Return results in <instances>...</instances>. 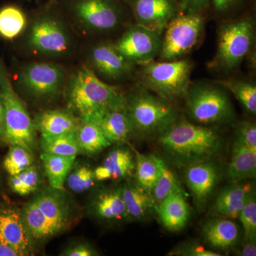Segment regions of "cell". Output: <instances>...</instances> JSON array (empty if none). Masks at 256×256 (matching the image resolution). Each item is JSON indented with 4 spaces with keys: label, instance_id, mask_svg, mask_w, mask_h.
Instances as JSON below:
<instances>
[{
    "label": "cell",
    "instance_id": "cell-1",
    "mask_svg": "<svg viewBox=\"0 0 256 256\" xmlns=\"http://www.w3.org/2000/svg\"><path fill=\"white\" fill-rule=\"evenodd\" d=\"M164 160L184 169L216 160L223 152L224 140L216 126H205L178 118L156 138Z\"/></svg>",
    "mask_w": 256,
    "mask_h": 256
},
{
    "label": "cell",
    "instance_id": "cell-2",
    "mask_svg": "<svg viewBox=\"0 0 256 256\" xmlns=\"http://www.w3.org/2000/svg\"><path fill=\"white\" fill-rule=\"evenodd\" d=\"M67 108L78 118L90 120L104 111L122 107L126 95L118 88L101 80L88 67L72 76L66 88Z\"/></svg>",
    "mask_w": 256,
    "mask_h": 256
},
{
    "label": "cell",
    "instance_id": "cell-3",
    "mask_svg": "<svg viewBox=\"0 0 256 256\" xmlns=\"http://www.w3.org/2000/svg\"><path fill=\"white\" fill-rule=\"evenodd\" d=\"M124 110L133 138L142 140L156 139L180 118L178 110L169 101L140 86L126 95Z\"/></svg>",
    "mask_w": 256,
    "mask_h": 256
},
{
    "label": "cell",
    "instance_id": "cell-4",
    "mask_svg": "<svg viewBox=\"0 0 256 256\" xmlns=\"http://www.w3.org/2000/svg\"><path fill=\"white\" fill-rule=\"evenodd\" d=\"M185 100L186 120L193 124L217 127L235 120L232 101L225 88L216 82L191 84Z\"/></svg>",
    "mask_w": 256,
    "mask_h": 256
},
{
    "label": "cell",
    "instance_id": "cell-5",
    "mask_svg": "<svg viewBox=\"0 0 256 256\" xmlns=\"http://www.w3.org/2000/svg\"><path fill=\"white\" fill-rule=\"evenodd\" d=\"M139 86L172 102L185 98L191 85L194 64L188 60L154 62L141 65Z\"/></svg>",
    "mask_w": 256,
    "mask_h": 256
},
{
    "label": "cell",
    "instance_id": "cell-6",
    "mask_svg": "<svg viewBox=\"0 0 256 256\" xmlns=\"http://www.w3.org/2000/svg\"><path fill=\"white\" fill-rule=\"evenodd\" d=\"M0 92L4 105L5 132L3 143L22 146L34 152L36 129L26 106L13 88L9 70L0 58Z\"/></svg>",
    "mask_w": 256,
    "mask_h": 256
},
{
    "label": "cell",
    "instance_id": "cell-7",
    "mask_svg": "<svg viewBox=\"0 0 256 256\" xmlns=\"http://www.w3.org/2000/svg\"><path fill=\"white\" fill-rule=\"evenodd\" d=\"M255 38V22L252 18L225 22L218 28L216 53L207 66L224 72L238 68L254 50Z\"/></svg>",
    "mask_w": 256,
    "mask_h": 256
},
{
    "label": "cell",
    "instance_id": "cell-8",
    "mask_svg": "<svg viewBox=\"0 0 256 256\" xmlns=\"http://www.w3.org/2000/svg\"><path fill=\"white\" fill-rule=\"evenodd\" d=\"M205 18L201 13H180L168 23L162 37L159 62L182 60L201 40Z\"/></svg>",
    "mask_w": 256,
    "mask_h": 256
},
{
    "label": "cell",
    "instance_id": "cell-9",
    "mask_svg": "<svg viewBox=\"0 0 256 256\" xmlns=\"http://www.w3.org/2000/svg\"><path fill=\"white\" fill-rule=\"evenodd\" d=\"M67 4L75 20L88 31H112L122 20L118 0H68Z\"/></svg>",
    "mask_w": 256,
    "mask_h": 256
},
{
    "label": "cell",
    "instance_id": "cell-10",
    "mask_svg": "<svg viewBox=\"0 0 256 256\" xmlns=\"http://www.w3.org/2000/svg\"><path fill=\"white\" fill-rule=\"evenodd\" d=\"M66 70L62 66L33 63L20 70L18 82L28 95L41 100H52L63 90Z\"/></svg>",
    "mask_w": 256,
    "mask_h": 256
},
{
    "label": "cell",
    "instance_id": "cell-11",
    "mask_svg": "<svg viewBox=\"0 0 256 256\" xmlns=\"http://www.w3.org/2000/svg\"><path fill=\"white\" fill-rule=\"evenodd\" d=\"M32 50L46 56L64 55L70 50V37L63 22L52 14H43L33 22L28 36Z\"/></svg>",
    "mask_w": 256,
    "mask_h": 256
},
{
    "label": "cell",
    "instance_id": "cell-12",
    "mask_svg": "<svg viewBox=\"0 0 256 256\" xmlns=\"http://www.w3.org/2000/svg\"><path fill=\"white\" fill-rule=\"evenodd\" d=\"M162 37V32L137 24L124 32L114 45L130 63L143 65L159 55Z\"/></svg>",
    "mask_w": 256,
    "mask_h": 256
},
{
    "label": "cell",
    "instance_id": "cell-13",
    "mask_svg": "<svg viewBox=\"0 0 256 256\" xmlns=\"http://www.w3.org/2000/svg\"><path fill=\"white\" fill-rule=\"evenodd\" d=\"M86 208L94 220L104 225H122L130 222L120 185L94 188L88 200Z\"/></svg>",
    "mask_w": 256,
    "mask_h": 256
},
{
    "label": "cell",
    "instance_id": "cell-14",
    "mask_svg": "<svg viewBox=\"0 0 256 256\" xmlns=\"http://www.w3.org/2000/svg\"><path fill=\"white\" fill-rule=\"evenodd\" d=\"M33 198L58 234L64 233L73 225L76 220L75 206L64 190L50 186L37 191Z\"/></svg>",
    "mask_w": 256,
    "mask_h": 256
},
{
    "label": "cell",
    "instance_id": "cell-15",
    "mask_svg": "<svg viewBox=\"0 0 256 256\" xmlns=\"http://www.w3.org/2000/svg\"><path fill=\"white\" fill-rule=\"evenodd\" d=\"M183 178L196 208L203 210L222 180V169L216 160L184 168Z\"/></svg>",
    "mask_w": 256,
    "mask_h": 256
},
{
    "label": "cell",
    "instance_id": "cell-16",
    "mask_svg": "<svg viewBox=\"0 0 256 256\" xmlns=\"http://www.w3.org/2000/svg\"><path fill=\"white\" fill-rule=\"evenodd\" d=\"M0 242L14 248L21 256L33 255L36 244L24 224L21 208L0 205Z\"/></svg>",
    "mask_w": 256,
    "mask_h": 256
},
{
    "label": "cell",
    "instance_id": "cell-17",
    "mask_svg": "<svg viewBox=\"0 0 256 256\" xmlns=\"http://www.w3.org/2000/svg\"><path fill=\"white\" fill-rule=\"evenodd\" d=\"M130 4L138 24L162 33L181 13L176 0H130Z\"/></svg>",
    "mask_w": 256,
    "mask_h": 256
},
{
    "label": "cell",
    "instance_id": "cell-18",
    "mask_svg": "<svg viewBox=\"0 0 256 256\" xmlns=\"http://www.w3.org/2000/svg\"><path fill=\"white\" fill-rule=\"evenodd\" d=\"M92 70L104 78L118 80L132 73L134 64L121 54L112 44H100L94 46L89 54Z\"/></svg>",
    "mask_w": 256,
    "mask_h": 256
},
{
    "label": "cell",
    "instance_id": "cell-19",
    "mask_svg": "<svg viewBox=\"0 0 256 256\" xmlns=\"http://www.w3.org/2000/svg\"><path fill=\"white\" fill-rule=\"evenodd\" d=\"M126 144H117L111 150L100 166L94 170L97 182L124 180L134 176L136 158L134 150Z\"/></svg>",
    "mask_w": 256,
    "mask_h": 256
},
{
    "label": "cell",
    "instance_id": "cell-20",
    "mask_svg": "<svg viewBox=\"0 0 256 256\" xmlns=\"http://www.w3.org/2000/svg\"><path fill=\"white\" fill-rule=\"evenodd\" d=\"M121 193L130 222L144 223L156 214V204L150 193L130 178L120 185Z\"/></svg>",
    "mask_w": 256,
    "mask_h": 256
},
{
    "label": "cell",
    "instance_id": "cell-21",
    "mask_svg": "<svg viewBox=\"0 0 256 256\" xmlns=\"http://www.w3.org/2000/svg\"><path fill=\"white\" fill-rule=\"evenodd\" d=\"M202 236L210 248L216 252H226L238 245L240 232L233 220L213 216L202 226Z\"/></svg>",
    "mask_w": 256,
    "mask_h": 256
},
{
    "label": "cell",
    "instance_id": "cell-22",
    "mask_svg": "<svg viewBox=\"0 0 256 256\" xmlns=\"http://www.w3.org/2000/svg\"><path fill=\"white\" fill-rule=\"evenodd\" d=\"M254 188L252 185L244 184L242 182L230 183L217 195L210 207V215L230 220L238 218L240 212Z\"/></svg>",
    "mask_w": 256,
    "mask_h": 256
},
{
    "label": "cell",
    "instance_id": "cell-23",
    "mask_svg": "<svg viewBox=\"0 0 256 256\" xmlns=\"http://www.w3.org/2000/svg\"><path fill=\"white\" fill-rule=\"evenodd\" d=\"M90 120L98 124L112 144H128L133 139L132 128L124 106L104 111Z\"/></svg>",
    "mask_w": 256,
    "mask_h": 256
},
{
    "label": "cell",
    "instance_id": "cell-24",
    "mask_svg": "<svg viewBox=\"0 0 256 256\" xmlns=\"http://www.w3.org/2000/svg\"><path fill=\"white\" fill-rule=\"evenodd\" d=\"M186 196V193L176 192L156 206V214L161 224L169 232H180L188 224L191 212Z\"/></svg>",
    "mask_w": 256,
    "mask_h": 256
},
{
    "label": "cell",
    "instance_id": "cell-25",
    "mask_svg": "<svg viewBox=\"0 0 256 256\" xmlns=\"http://www.w3.org/2000/svg\"><path fill=\"white\" fill-rule=\"evenodd\" d=\"M34 122L41 136H56L76 131L79 118L68 108L58 109L37 114Z\"/></svg>",
    "mask_w": 256,
    "mask_h": 256
},
{
    "label": "cell",
    "instance_id": "cell-26",
    "mask_svg": "<svg viewBox=\"0 0 256 256\" xmlns=\"http://www.w3.org/2000/svg\"><path fill=\"white\" fill-rule=\"evenodd\" d=\"M230 182H239L256 176V150L234 140L232 156L227 170Z\"/></svg>",
    "mask_w": 256,
    "mask_h": 256
},
{
    "label": "cell",
    "instance_id": "cell-27",
    "mask_svg": "<svg viewBox=\"0 0 256 256\" xmlns=\"http://www.w3.org/2000/svg\"><path fill=\"white\" fill-rule=\"evenodd\" d=\"M21 214L25 227L35 244L60 235L42 214L33 198L21 208Z\"/></svg>",
    "mask_w": 256,
    "mask_h": 256
},
{
    "label": "cell",
    "instance_id": "cell-28",
    "mask_svg": "<svg viewBox=\"0 0 256 256\" xmlns=\"http://www.w3.org/2000/svg\"><path fill=\"white\" fill-rule=\"evenodd\" d=\"M76 134L82 154L95 156L112 146L98 124L90 120L79 118Z\"/></svg>",
    "mask_w": 256,
    "mask_h": 256
},
{
    "label": "cell",
    "instance_id": "cell-29",
    "mask_svg": "<svg viewBox=\"0 0 256 256\" xmlns=\"http://www.w3.org/2000/svg\"><path fill=\"white\" fill-rule=\"evenodd\" d=\"M151 156L156 161L159 171L158 178L152 191V196L154 198L156 206L172 194L186 192L170 164L158 154H151Z\"/></svg>",
    "mask_w": 256,
    "mask_h": 256
},
{
    "label": "cell",
    "instance_id": "cell-30",
    "mask_svg": "<svg viewBox=\"0 0 256 256\" xmlns=\"http://www.w3.org/2000/svg\"><path fill=\"white\" fill-rule=\"evenodd\" d=\"M40 156L50 186L64 190L66 180L73 168L76 156H56L43 152Z\"/></svg>",
    "mask_w": 256,
    "mask_h": 256
},
{
    "label": "cell",
    "instance_id": "cell-31",
    "mask_svg": "<svg viewBox=\"0 0 256 256\" xmlns=\"http://www.w3.org/2000/svg\"><path fill=\"white\" fill-rule=\"evenodd\" d=\"M40 146L42 152L46 154L76 156L82 154L76 131L56 136H41Z\"/></svg>",
    "mask_w": 256,
    "mask_h": 256
},
{
    "label": "cell",
    "instance_id": "cell-32",
    "mask_svg": "<svg viewBox=\"0 0 256 256\" xmlns=\"http://www.w3.org/2000/svg\"><path fill=\"white\" fill-rule=\"evenodd\" d=\"M28 20L23 10L14 4L0 8V37L5 40H14L26 26Z\"/></svg>",
    "mask_w": 256,
    "mask_h": 256
},
{
    "label": "cell",
    "instance_id": "cell-33",
    "mask_svg": "<svg viewBox=\"0 0 256 256\" xmlns=\"http://www.w3.org/2000/svg\"><path fill=\"white\" fill-rule=\"evenodd\" d=\"M217 84L227 89L235 96L249 114H256V85L254 82L230 78L218 80Z\"/></svg>",
    "mask_w": 256,
    "mask_h": 256
},
{
    "label": "cell",
    "instance_id": "cell-34",
    "mask_svg": "<svg viewBox=\"0 0 256 256\" xmlns=\"http://www.w3.org/2000/svg\"><path fill=\"white\" fill-rule=\"evenodd\" d=\"M136 158L134 180L146 192L152 194L158 176V168L151 154L146 156L133 149Z\"/></svg>",
    "mask_w": 256,
    "mask_h": 256
},
{
    "label": "cell",
    "instance_id": "cell-35",
    "mask_svg": "<svg viewBox=\"0 0 256 256\" xmlns=\"http://www.w3.org/2000/svg\"><path fill=\"white\" fill-rule=\"evenodd\" d=\"M9 186L12 191L20 196H28L40 190L41 175L34 164L18 174L10 176Z\"/></svg>",
    "mask_w": 256,
    "mask_h": 256
},
{
    "label": "cell",
    "instance_id": "cell-36",
    "mask_svg": "<svg viewBox=\"0 0 256 256\" xmlns=\"http://www.w3.org/2000/svg\"><path fill=\"white\" fill-rule=\"evenodd\" d=\"M34 160L33 152L22 146H11L3 161V168L10 176H13L34 164Z\"/></svg>",
    "mask_w": 256,
    "mask_h": 256
},
{
    "label": "cell",
    "instance_id": "cell-37",
    "mask_svg": "<svg viewBox=\"0 0 256 256\" xmlns=\"http://www.w3.org/2000/svg\"><path fill=\"white\" fill-rule=\"evenodd\" d=\"M97 182L94 170L89 165L77 164L74 163L73 168L67 176L66 183L70 191L74 193H84L92 190Z\"/></svg>",
    "mask_w": 256,
    "mask_h": 256
},
{
    "label": "cell",
    "instance_id": "cell-38",
    "mask_svg": "<svg viewBox=\"0 0 256 256\" xmlns=\"http://www.w3.org/2000/svg\"><path fill=\"white\" fill-rule=\"evenodd\" d=\"M239 220L244 229V239L256 242V195L254 188L248 198L240 215Z\"/></svg>",
    "mask_w": 256,
    "mask_h": 256
},
{
    "label": "cell",
    "instance_id": "cell-39",
    "mask_svg": "<svg viewBox=\"0 0 256 256\" xmlns=\"http://www.w3.org/2000/svg\"><path fill=\"white\" fill-rule=\"evenodd\" d=\"M169 256H220V252L206 248L202 244L194 240L178 244L170 250Z\"/></svg>",
    "mask_w": 256,
    "mask_h": 256
},
{
    "label": "cell",
    "instance_id": "cell-40",
    "mask_svg": "<svg viewBox=\"0 0 256 256\" xmlns=\"http://www.w3.org/2000/svg\"><path fill=\"white\" fill-rule=\"evenodd\" d=\"M234 140L252 150H256V124L249 120H242L236 126Z\"/></svg>",
    "mask_w": 256,
    "mask_h": 256
},
{
    "label": "cell",
    "instance_id": "cell-41",
    "mask_svg": "<svg viewBox=\"0 0 256 256\" xmlns=\"http://www.w3.org/2000/svg\"><path fill=\"white\" fill-rule=\"evenodd\" d=\"M98 252L95 248L88 242H78L70 246L62 252L60 256H96Z\"/></svg>",
    "mask_w": 256,
    "mask_h": 256
},
{
    "label": "cell",
    "instance_id": "cell-42",
    "mask_svg": "<svg viewBox=\"0 0 256 256\" xmlns=\"http://www.w3.org/2000/svg\"><path fill=\"white\" fill-rule=\"evenodd\" d=\"M182 13H201L208 5V0H176Z\"/></svg>",
    "mask_w": 256,
    "mask_h": 256
},
{
    "label": "cell",
    "instance_id": "cell-43",
    "mask_svg": "<svg viewBox=\"0 0 256 256\" xmlns=\"http://www.w3.org/2000/svg\"><path fill=\"white\" fill-rule=\"evenodd\" d=\"M233 252L235 255L240 256H256V242L254 240L244 239V242L240 244V246L234 248Z\"/></svg>",
    "mask_w": 256,
    "mask_h": 256
},
{
    "label": "cell",
    "instance_id": "cell-44",
    "mask_svg": "<svg viewBox=\"0 0 256 256\" xmlns=\"http://www.w3.org/2000/svg\"><path fill=\"white\" fill-rule=\"evenodd\" d=\"M240 0H212L214 8L218 12H225L232 9Z\"/></svg>",
    "mask_w": 256,
    "mask_h": 256
},
{
    "label": "cell",
    "instance_id": "cell-45",
    "mask_svg": "<svg viewBox=\"0 0 256 256\" xmlns=\"http://www.w3.org/2000/svg\"><path fill=\"white\" fill-rule=\"evenodd\" d=\"M5 132L4 105L2 96L0 92V142L3 143Z\"/></svg>",
    "mask_w": 256,
    "mask_h": 256
},
{
    "label": "cell",
    "instance_id": "cell-46",
    "mask_svg": "<svg viewBox=\"0 0 256 256\" xmlns=\"http://www.w3.org/2000/svg\"><path fill=\"white\" fill-rule=\"evenodd\" d=\"M0 256H21L20 252L4 242H0Z\"/></svg>",
    "mask_w": 256,
    "mask_h": 256
},
{
    "label": "cell",
    "instance_id": "cell-47",
    "mask_svg": "<svg viewBox=\"0 0 256 256\" xmlns=\"http://www.w3.org/2000/svg\"><path fill=\"white\" fill-rule=\"evenodd\" d=\"M1 191H2V176H1V173H0V196H1Z\"/></svg>",
    "mask_w": 256,
    "mask_h": 256
}]
</instances>
